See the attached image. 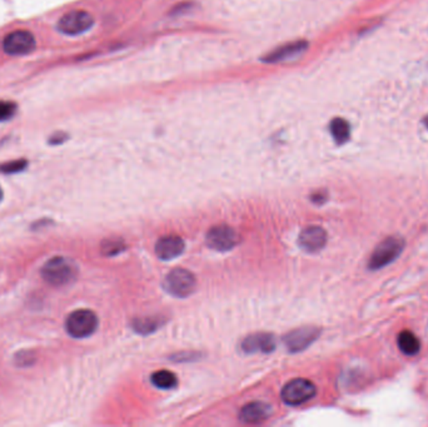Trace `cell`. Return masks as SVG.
I'll return each instance as SVG.
<instances>
[{
  "label": "cell",
  "mask_w": 428,
  "mask_h": 427,
  "mask_svg": "<svg viewBox=\"0 0 428 427\" xmlns=\"http://www.w3.org/2000/svg\"><path fill=\"white\" fill-rule=\"evenodd\" d=\"M78 267L66 257L55 256L49 259L42 268V276L46 284L54 287H63L69 285L77 279Z\"/></svg>",
  "instance_id": "6da1fadb"
},
{
  "label": "cell",
  "mask_w": 428,
  "mask_h": 427,
  "mask_svg": "<svg viewBox=\"0 0 428 427\" xmlns=\"http://www.w3.org/2000/svg\"><path fill=\"white\" fill-rule=\"evenodd\" d=\"M97 315L91 310L71 312L65 321V330L74 338L89 337L97 331Z\"/></svg>",
  "instance_id": "7a4b0ae2"
},
{
  "label": "cell",
  "mask_w": 428,
  "mask_h": 427,
  "mask_svg": "<svg viewBox=\"0 0 428 427\" xmlns=\"http://www.w3.org/2000/svg\"><path fill=\"white\" fill-rule=\"evenodd\" d=\"M404 248V241L401 237H387L383 240L371 256L370 270H380L396 261Z\"/></svg>",
  "instance_id": "3957f363"
},
{
  "label": "cell",
  "mask_w": 428,
  "mask_h": 427,
  "mask_svg": "<svg viewBox=\"0 0 428 427\" xmlns=\"http://www.w3.org/2000/svg\"><path fill=\"white\" fill-rule=\"evenodd\" d=\"M317 394L316 385L305 378H294L285 383L282 390V400L289 406H298L310 401Z\"/></svg>",
  "instance_id": "277c9868"
},
{
  "label": "cell",
  "mask_w": 428,
  "mask_h": 427,
  "mask_svg": "<svg viewBox=\"0 0 428 427\" xmlns=\"http://www.w3.org/2000/svg\"><path fill=\"white\" fill-rule=\"evenodd\" d=\"M195 274L184 268H175L169 272L164 281V288L175 297H188L195 290Z\"/></svg>",
  "instance_id": "5b68a950"
},
{
  "label": "cell",
  "mask_w": 428,
  "mask_h": 427,
  "mask_svg": "<svg viewBox=\"0 0 428 427\" xmlns=\"http://www.w3.org/2000/svg\"><path fill=\"white\" fill-rule=\"evenodd\" d=\"M94 26L91 14L85 10H73L64 14L58 21L59 32L66 35H79L88 32Z\"/></svg>",
  "instance_id": "8992f818"
},
{
  "label": "cell",
  "mask_w": 428,
  "mask_h": 427,
  "mask_svg": "<svg viewBox=\"0 0 428 427\" xmlns=\"http://www.w3.org/2000/svg\"><path fill=\"white\" fill-rule=\"evenodd\" d=\"M206 241H207L208 246L214 251L228 252L237 246L240 236L232 227L222 225V226L212 227L208 231Z\"/></svg>",
  "instance_id": "52a82bcc"
},
{
  "label": "cell",
  "mask_w": 428,
  "mask_h": 427,
  "mask_svg": "<svg viewBox=\"0 0 428 427\" xmlns=\"http://www.w3.org/2000/svg\"><path fill=\"white\" fill-rule=\"evenodd\" d=\"M35 38L28 31H15L3 40V49L9 55H26L35 49Z\"/></svg>",
  "instance_id": "ba28073f"
},
{
  "label": "cell",
  "mask_w": 428,
  "mask_h": 427,
  "mask_svg": "<svg viewBox=\"0 0 428 427\" xmlns=\"http://www.w3.org/2000/svg\"><path fill=\"white\" fill-rule=\"evenodd\" d=\"M321 330L317 327H301L293 330L285 337L287 349L291 352H301L317 340Z\"/></svg>",
  "instance_id": "9c48e42d"
},
{
  "label": "cell",
  "mask_w": 428,
  "mask_h": 427,
  "mask_svg": "<svg viewBox=\"0 0 428 427\" xmlns=\"http://www.w3.org/2000/svg\"><path fill=\"white\" fill-rule=\"evenodd\" d=\"M307 48H308V42L303 40V39L291 42V43H287V44H283V46L271 51L262 58V62L268 63V64L279 63V62H283L285 59L293 58L296 55L302 54Z\"/></svg>",
  "instance_id": "30bf717a"
},
{
  "label": "cell",
  "mask_w": 428,
  "mask_h": 427,
  "mask_svg": "<svg viewBox=\"0 0 428 427\" xmlns=\"http://www.w3.org/2000/svg\"><path fill=\"white\" fill-rule=\"evenodd\" d=\"M298 243L301 248L307 252H318L327 243V232L322 227H307L299 234Z\"/></svg>",
  "instance_id": "8fae6325"
},
{
  "label": "cell",
  "mask_w": 428,
  "mask_h": 427,
  "mask_svg": "<svg viewBox=\"0 0 428 427\" xmlns=\"http://www.w3.org/2000/svg\"><path fill=\"white\" fill-rule=\"evenodd\" d=\"M240 347L247 354H269L276 349V338L271 333H253L242 341Z\"/></svg>",
  "instance_id": "7c38bea8"
},
{
  "label": "cell",
  "mask_w": 428,
  "mask_h": 427,
  "mask_svg": "<svg viewBox=\"0 0 428 427\" xmlns=\"http://www.w3.org/2000/svg\"><path fill=\"white\" fill-rule=\"evenodd\" d=\"M273 414V408L269 403L263 401L249 402L240 411V420L244 424H260L268 420Z\"/></svg>",
  "instance_id": "4fadbf2b"
},
{
  "label": "cell",
  "mask_w": 428,
  "mask_h": 427,
  "mask_svg": "<svg viewBox=\"0 0 428 427\" xmlns=\"http://www.w3.org/2000/svg\"><path fill=\"white\" fill-rule=\"evenodd\" d=\"M184 252V241L179 236H164L157 241L156 254L163 261H172Z\"/></svg>",
  "instance_id": "5bb4252c"
},
{
  "label": "cell",
  "mask_w": 428,
  "mask_h": 427,
  "mask_svg": "<svg viewBox=\"0 0 428 427\" xmlns=\"http://www.w3.org/2000/svg\"><path fill=\"white\" fill-rule=\"evenodd\" d=\"M398 347L407 356H416L421 349V342L413 332L402 331L397 337Z\"/></svg>",
  "instance_id": "9a60e30c"
},
{
  "label": "cell",
  "mask_w": 428,
  "mask_h": 427,
  "mask_svg": "<svg viewBox=\"0 0 428 427\" xmlns=\"http://www.w3.org/2000/svg\"><path fill=\"white\" fill-rule=\"evenodd\" d=\"M330 132L337 144H344L350 139V125L344 118H335L330 123Z\"/></svg>",
  "instance_id": "2e32d148"
},
{
  "label": "cell",
  "mask_w": 428,
  "mask_h": 427,
  "mask_svg": "<svg viewBox=\"0 0 428 427\" xmlns=\"http://www.w3.org/2000/svg\"><path fill=\"white\" fill-rule=\"evenodd\" d=\"M152 382L156 387L161 390H170L177 386L178 380L173 372H170L168 369H161L152 375Z\"/></svg>",
  "instance_id": "e0dca14e"
},
{
  "label": "cell",
  "mask_w": 428,
  "mask_h": 427,
  "mask_svg": "<svg viewBox=\"0 0 428 427\" xmlns=\"http://www.w3.org/2000/svg\"><path fill=\"white\" fill-rule=\"evenodd\" d=\"M161 324L162 322L158 318H138L133 322V329L142 335H148L154 332Z\"/></svg>",
  "instance_id": "ac0fdd59"
},
{
  "label": "cell",
  "mask_w": 428,
  "mask_h": 427,
  "mask_svg": "<svg viewBox=\"0 0 428 427\" xmlns=\"http://www.w3.org/2000/svg\"><path fill=\"white\" fill-rule=\"evenodd\" d=\"M17 104L9 101H0V122H6L12 119L17 113Z\"/></svg>",
  "instance_id": "d6986e66"
},
{
  "label": "cell",
  "mask_w": 428,
  "mask_h": 427,
  "mask_svg": "<svg viewBox=\"0 0 428 427\" xmlns=\"http://www.w3.org/2000/svg\"><path fill=\"white\" fill-rule=\"evenodd\" d=\"M28 166V162L26 159H17V161H12V162L4 163L0 166V172L3 173H7V175H13V173H18L24 171Z\"/></svg>",
  "instance_id": "ffe728a7"
},
{
  "label": "cell",
  "mask_w": 428,
  "mask_h": 427,
  "mask_svg": "<svg viewBox=\"0 0 428 427\" xmlns=\"http://www.w3.org/2000/svg\"><path fill=\"white\" fill-rule=\"evenodd\" d=\"M123 248V243L118 242V241H108V242L103 243V253L108 254V256H113V254L122 252Z\"/></svg>",
  "instance_id": "44dd1931"
},
{
  "label": "cell",
  "mask_w": 428,
  "mask_h": 427,
  "mask_svg": "<svg viewBox=\"0 0 428 427\" xmlns=\"http://www.w3.org/2000/svg\"><path fill=\"white\" fill-rule=\"evenodd\" d=\"M66 138H68V136L64 133H57L55 136L51 138V144H60V143L64 142Z\"/></svg>",
  "instance_id": "7402d4cb"
},
{
  "label": "cell",
  "mask_w": 428,
  "mask_h": 427,
  "mask_svg": "<svg viewBox=\"0 0 428 427\" xmlns=\"http://www.w3.org/2000/svg\"><path fill=\"white\" fill-rule=\"evenodd\" d=\"M3 195H4V194H3V189H1V187H0V202H1V200H3Z\"/></svg>",
  "instance_id": "603a6c76"
},
{
  "label": "cell",
  "mask_w": 428,
  "mask_h": 427,
  "mask_svg": "<svg viewBox=\"0 0 428 427\" xmlns=\"http://www.w3.org/2000/svg\"><path fill=\"white\" fill-rule=\"evenodd\" d=\"M423 122H425V125H426L428 128V116L425 118V121H423Z\"/></svg>",
  "instance_id": "cb8c5ba5"
}]
</instances>
